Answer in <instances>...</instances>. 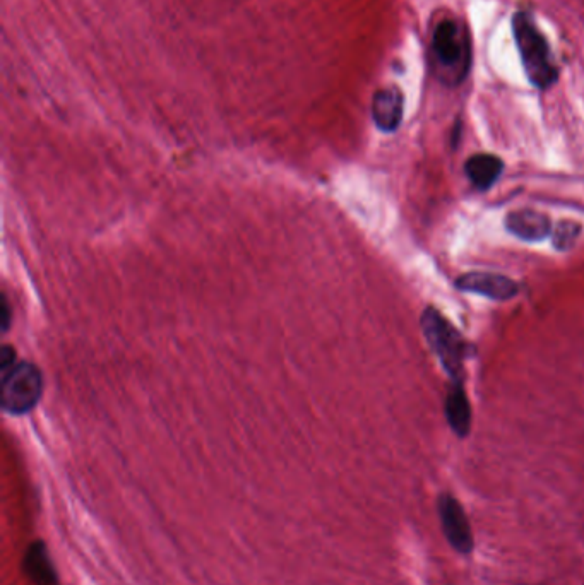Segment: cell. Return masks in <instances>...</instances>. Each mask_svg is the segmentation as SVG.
Segmentation results:
<instances>
[{
	"instance_id": "obj_1",
	"label": "cell",
	"mask_w": 584,
	"mask_h": 585,
	"mask_svg": "<svg viewBox=\"0 0 584 585\" xmlns=\"http://www.w3.org/2000/svg\"><path fill=\"white\" fill-rule=\"evenodd\" d=\"M432 64L442 83L454 86L470 71V36L456 19H442L432 33Z\"/></svg>"
},
{
	"instance_id": "obj_2",
	"label": "cell",
	"mask_w": 584,
	"mask_h": 585,
	"mask_svg": "<svg viewBox=\"0 0 584 585\" xmlns=\"http://www.w3.org/2000/svg\"><path fill=\"white\" fill-rule=\"evenodd\" d=\"M420 329L430 351L439 358L451 380L465 379V360L468 344L461 332L434 307H427L420 317Z\"/></svg>"
},
{
	"instance_id": "obj_3",
	"label": "cell",
	"mask_w": 584,
	"mask_h": 585,
	"mask_svg": "<svg viewBox=\"0 0 584 585\" xmlns=\"http://www.w3.org/2000/svg\"><path fill=\"white\" fill-rule=\"evenodd\" d=\"M513 31L526 76L531 84L540 89L550 88L557 81V69L550 54L549 43L545 42L542 33L537 30V24L533 23L530 14L518 12L513 19Z\"/></svg>"
},
{
	"instance_id": "obj_4",
	"label": "cell",
	"mask_w": 584,
	"mask_h": 585,
	"mask_svg": "<svg viewBox=\"0 0 584 585\" xmlns=\"http://www.w3.org/2000/svg\"><path fill=\"white\" fill-rule=\"evenodd\" d=\"M43 394V375L36 365L21 361L2 370L0 402L9 414H26Z\"/></svg>"
},
{
	"instance_id": "obj_5",
	"label": "cell",
	"mask_w": 584,
	"mask_h": 585,
	"mask_svg": "<svg viewBox=\"0 0 584 585\" xmlns=\"http://www.w3.org/2000/svg\"><path fill=\"white\" fill-rule=\"evenodd\" d=\"M437 512H439L442 532L447 543L461 555H470L475 548V538H473L470 519L458 498L444 491L437 498Z\"/></svg>"
},
{
	"instance_id": "obj_6",
	"label": "cell",
	"mask_w": 584,
	"mask_h": 585,
	"mask_svg": "<svg viewBox=\"0 0 584 585\" xmlns=\"http://www.w3.org/2000/svg\"><path fill=\"white\" fill-rule=\"evenodd\" d=\"M456 286L465 293L485 296L494 302H509L519 295L518 283L497 272H466L456 279Z\"/></svg>"
},
{
	"instance_id": "obj_7",
	"label": "cell",
	"mask_w": 584,
	"mask_h": 585,
	"mask_svg": "<svg viewBox=\"0 0 584 585\" xmlns=\"http://www.w3.org/2000/svg\"><path fill=\"white\" fill-rule=\"evenodd\" d=\"M444 413H446L447 425L456 437L466 438L470 435L473 413H471L470 399L466 396L463 380H451L447 385Z\"/></svg>"
},
{
	"instance_id": "obj_8",
	"label": "cell",
	"mask_w": 584,
	"mask_h": 585,
	"mask_svg": "<svg viewBox=\"0 0 584 585\" xmlns=\"http://www.w3.org/2000/svg\"><path fill=\"white\" fill-rule=\"evenodd\" d=\"M506 228L511 235L525 242H542L554 231L549 216L535 209H518L507 214Z\"/></svg>"
},
{
	"instance_id": "obj_9",
	"label": "cell",
	"mask_w": 584,
	"mask_h": 585,
	"mask_svg": "<svg viewBox=\"0 0 584 585\" xmlns=\"http://www.w3.org/2000/svg\"><path fill=\"white\" fill-rule=\"evenodd\" d=\"M372 119L382 132H394L403 120V95L398 88L379 89L372 100Z\"/></svg>"
},
{
	"instance_id": "obj_10",
	"label": "cell",
	"mask_w": 584,
	"mask_h": 585,
	"mask_svg": "<svg viewBox=\"0 0 584 585\" xmlns=\"http://www.w3.org/2000/svg\"><path fill=\"white\" fill-rule=\"evenodd\" d=\"M504 170V161L495 154H475L465 163V173L470 184L478 190L492 189Z\"/></svg>"
},
{
	"instance_id": "obj_11",
	"label": "cell",
	"mask_w": 584,
	"mask_h": 585,
	"mask_svg": "<svg viewBox=\"0 0 584 585\" xmlns=\"http://www.w3.org/2000/svg\"><path fill=\"white\" fill-rule=\"evenodd\" d=\"M24 572L35 585H57V572L50 558L47 546L42 541H35L24 553Z\"/></svg>"
},
{
	"instance_id": "obj_12",
	"label": "cell",
	"mask_w": 584,
	"mask_h": 585,
	"mask_svg": "<svg viewBox=\"0 0 584 585\" xmlns=\"http://www.w3.org/2000/svg\"><path fill=\"white\" fill-rule=\"evenodd\" d=\"M581 225L576 221H569V219H562L557 225H555L554 231H552V237H554V247L561 252L573 249L574 243L578 240L579 233H581Z\"/></svg>"
}]
</instances>
